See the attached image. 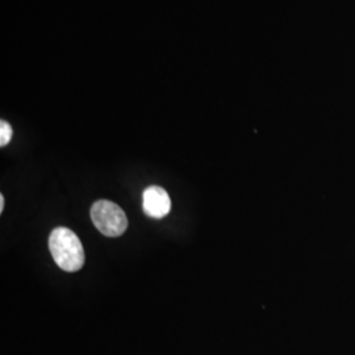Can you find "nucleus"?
I'll return each mask as SVG.
<instances>
[{
	"label": "nucleus",
	"instance_id": "nucleus-1",
	"mask_svg": "<svg viewBox=\"0 0 355 355\" xmlns=\"http://www.w3.org/2000/svg\"><path fill=\"white\" fill-rule=\"evenodd\" d=\"M49 249L54 262L67 272L79 271L85 265L82 242L70 229L60 227L51 232Z\"/></svg>",
	"mask_w": 355,
	"mask_h": 355
},
{
	"label": "nucleus",
	"instance_id": "nucleus-2",
	"mask_svg": "<svg viewBox=\"0 0 355 355\" xmlns=\"http://www.w3.org/2000/svg\"><path fill=\"white\" fill-rule=\"evenodd\" d=\"M91 218L96 229L107 237H119L128 228L125 212L110 200L95 202L91 207Z\"/></svg>",
	"mask_w": 355,
	"mask_h": 355
},
{
	"label": "nucleus",
	"instance_id": "nucleus-3",
	"mask_svg": "<svg viewBox=\"0 0 355 355\" xmlns=\"http://www.w3.org/2000/svg\"><path fill=\"white\" fill-rule=\"evenodd\" d=\"M142 209L153 218H164L171 211V199L164 189L150 186L142 193Z\"/></svg>",
	"mask_w": 355,
	"mask_h": 355
},
{
	"label": "nucleus",
	"instance_id": "nucleus-4",
	"mask_svg": "<svg viewBox=\"0 0 355 355\" xmlns=\"http://www.w3.org/2000/svg\"><path fill=\"white\" fill-rule=\"evenodd\" d=\"M11 139H12V128L7 121L1 120L0 121V146L4 148Z\"/></svg>",
	"mask_w": 355,
	"mask_h": 355
},
{
	"label": "nucleus",
	"instance_id": "nucleus-5",
	"mask_svg": "<svg viewBox=\"0 0 355 355\" xmlns=\"http://www.w3.org/2000/svg\"><path fill=\"white\" fill-rule=\"evenodd\" d=\"M4 204H6L4 196L0 195V214H3V211H4Z\"/></svg>",
	"mask_w": 355,
	"mask_h": 355
}]
</instances>
